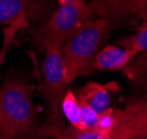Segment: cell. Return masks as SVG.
<instances>
[{"instance_id": "obj_2", "label": "cell", "mask_w": 147, "mask_h": 139, "mask_svg": "<svg viewBox=\"0 0 147 139\" xmlns=\"http://www.w3.org/2000/svg\"><path fill=\"white\" fill-rule=\"evenodd\" d=\"M114 27L109 20L94 15L62 45L61 54L70 82L95 72L94 59Z\"/></svg>"}, {"instance_id": "obj_3", "label": "cell", "mask_w": 147, "mask_h": 139, "mask_svg": "<svg viewBox=\"0 0 147 139\" xmlns=\"http://www.w3.org/2000/svg\"><path fill=\"white\" fill-rule=\"evenodd\" d=\"M42 64L41 95L48 107V119L41 127L43 138H55L65 129L61 104L71 82L67 79L61 48L47 46Z\"/></svg>"}, {"instance_id": "obj_12", "label": "cell", "mask_w": 147, "mask_h": 139, "mask_svg": "<svg viewBox=\"0 0 147 139\" xmlns=\"http://www.w3.org/2000/svg\"><path fill=\"white\" fill-rule=\"evenodd\" d=\"M116 44L136 53L147 52V22L142 23L135 34L119 39Z\"/></svg>"}, {"instance_id": "obj_14", "label": "cell", "mask_w": 147, "mask_h": 139, "mask_svg": "<svg viewBox=\"0 0 147 139\" xmlns=\"http://www.w3.org/2000/svg\"><path fill=\"white\" fill-rule=\"evenodd\" d=\"M135 15L142 23L147 22V0H135Z\"/></svg>"}, {"instance_id": "obj_4", "label": "cell", "mask_w": 147, "mask_h": 139, "mask_svg": "<svg viewBox=\"0 0 147 139\" xmlns=\"http://www.w3.org/2000/svg\"><path fill=\"white\" fill-rule=\"evenodd\" d=\"M117 122L110 132L102 134L94 129L78 130L66 126L54 139H146L147 94L127 99L123 107H116Z\"/></svg>"}, {"instance_id": "obj_11", "label": "cell", "mask_w": 147, "mask_h": 139, "mask_svg": "<svg viewBox=\"0 0 147 139\" xmlns=\"http://www.w3.org/2000/svg\"><path fill=\"white\" fill-rule=\"evenodd\" d=\"M29 28V18L27 15H19L13 22H11L10 24H8L6 28H3V42H2V46L0 50V68L2 64L6 61V56L9 51L10 45L15 41L17 34L23 29Z\"/></svg>"}, {"instance_id": "obj_15", "label": "cell", "mask_w": 147, "mask_h": 139, "mask_svg": "<svg viewBox=\"0 0 147 139\" xmlns=\"http://www.w3.org/2000/svg\"><path fill=\"white\" fill-rule=\"evenodd\" d=\"M86 0H58L59 6L61 5H67V3H79V2H85Z\"/></svg>"}, {"instance_id": "obj_6", "label": "cell", "mask_w": 147, "mask_h": 139, "mask_svg": "<svg viewBox=\"0 0 147 139\" xmlns=\"http://www.w3.org/2000/svg\"><path fill=\"white\" fill-rule=\"evenodd\" d=\"M30 20H39L47 13L42 0H0V24H10L21 15Z\"/></svg>"}, {"instance_id": "obj_10", "label": "cell", "mask_w": 147, "mask_h": 139, "mask_svg": "<svg viewBox=\"0 0 147 139\" xmlns=\"http://www.w3.org/2000/svg\"><path fill=\"white\" fill-rule=\"evenodd\" d=\"M61 108L63 117L66 118L69 125L72 128L78 130H86V126L82 117L80 103L78 99V96L75 95V92L72 88L69 87L65 91L61 104Z\"/></svg>"}, {"instance_id": "obj_9", "label": "cell", "mask_w": 147, "mask_h": 139, "mask_svg": "<svg viewBox=\"0 0 147 139\" xmlns=\"http://www.w3.org/2000/svg\"><path fill=\"white\" fill-rule=\"evenodd\" d=\"M138 54L117 45H106L102 48L94 59V70L96 71H122L133 58Z\"/></svg>"}, {"instance_id": "obj_8", "label": "cell", "mask_w": 147, "mask_h": 139, "mask_svg": "<svg viewBox=\"0 0 147 139\" xmlns=\"http://www.w3.org/2000/svg\"><path fill=\"white\" fill-rule=\"evenodd\" d=\"M118 89L119 87L116 83L103 85L96 82H88L75 91V95L85 101L98 114H102L111 107L110 92H116Z\"/></svg>"}, {"instance_id": "obj_1", "label": "cell", "mask_w": 147, "mask_h": 139, "mask_svg": "<svg viewBox=\"0 0 147 139\" xmlns=\"http://www.w3.org/2000/svg\"><path fill=\"white\" fill-rule=\"evenodd\" d=\"M33 86L10 81L0 88V139H38L41 127L33 105Z\"/></svg>"}, {"instance_id": "obj_5", "label": "cell", "mask_w": 147, "mask_h": 139, "mask_svg": "<svg viewBox=\"0 0 147 139\" xmlns=\"http://www.w3.org/2000/svg\"><path fill=\"white\" fill-rule=\"evenodd\" d=\"M93 17L94 15L86 1L61 5L39 28L34 34V40L38 45L44 49L47 46L62 48Z\"/></svg>"}, {"instance_id": "obj_7", "label": "cell", "mask_w": 147, "mask_h": 139, "mask_svg": "<svg viewBox=\"0 0 147 139\" xmlns=\"http://www.w3.org/2000/svg\"><path fill=\"white\" fill-rule=\"evenodd\" d=\"M88 6L95 17L113 24L131 20L135 15V0H92Z\"/></svg>"}, {"instance_id": "obj_16", "label": "cell", "mask_w": 147, "mask_h": 139, "mask_svg": "<svg viewBox=\"0 0 147 139\" xmlns=\"http://www.w3.org/2000/svg\"><path fill=\"white\" fill-rule=\"evenodd\" d=\"M146 139H147V138H146Z\"/></svg>"}, {"instance_id": "obj_13", "label": "cell", "mask_w": 147, "mask_h": 139, "mask_svg": "<svg viewBox=\"0 0 147 139\" xmlns=\"http://www.w3.org/2000/svg\"><path fill=\"white\" fill-rule=\"evenodd\" d=\"M78 99H79V103H80L82 117H83V120L85 123L86 129H93L96 126V124H97L100 114L93 109L85 101H83L79 97H78Z\"/></svg>"}]
</instances>
